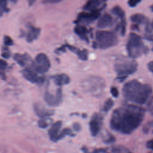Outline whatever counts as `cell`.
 Returning <instances> with one entry per match:
<instances>
[{"instance_id": "6da1fadb", "label": "cell", "mask_w": 153, "mask_h": 153, "mask_svg": "<svg viewBox=\"0 0 153 153\" xmlns=\"http://www.w3.org/2000/svg\"><path fill=\"white\" fill-rule=\"evenodd\" d=\"M145 113V109L139 105H125L113 111L110 126L113 130L129 134L140 125Z\"/></svg>"}, {"instance_id": "7a4b0ae2", "label": "cell", "mask_w": 153, "mask_h": 153, "mask_svg": "<svg viewBox=\"0 0 153 153\" xmlns=\"http://www.w3.org/2000/svg\"><path fill=\"white\" fill-rule=\"evenodd\" d=\"M151 85L143 84L136 79L127 82L123 86V94L124 98L134 104H145L152 93Z\"/></svg>"}, {"instance_id": "3957f363", "label": "cell", "mask_w": 153, "mask_h": 153, "mask_svg": "<svg viewBox=\"0 0 153 153\" xmlns=\"http://www.w3.org/2000/svg\"><path fill=\"white\" fill-rule=\"evenodd\" d=\"M137 69V63L130 57L124 56H118L114 63V70L117 75V79L123 82L131 74L134 73Z\"/></svg>"}, {"instance_id": "277c9868", "label": "cell", "mask_w": 153, "mask_h": 153, "mask_svg": "<svg viewBox=\"0 0 153 153\" xmlns=\"http://www.w3.org/2000/svg\"><path fill=\"white\" fill-rule=\"evenodd\" d=\"M81 85L85 91L96 97H100L105 92V81L99 76H88L82 81Z\"/></svg>"}, {"instance_id": "5b68a950", "label": "cell", "mask_w": 153, "mask_h": 153, "mask_svg": "<svg viewBox=\"0 0 153 153\" xmlns=\"http://www.w3.org/2000/svg\"><path fill=\"white\" fill-rule=\"evenodd\" d=\"M126 48L128 54L131 59L138 58L148 51V48L143 44L141 36L133 32L129 34Z\"/></svg>"}, {"instance_id": "8992f818", "label": "cell", "mask_w": 153, "mask_h": 153, "mask_svg": "<svg viewBox=\"0 0 153 153\" xmlns=\"http://www.w3.org/2000/svg\"><path fill=\"white\" fill-rule=\"evenodd\" d=\"M118 42V38L114 32L100 30L96 32L95 41L93 44V47L94 48L104 50L116 45Z\"/></svg>"}, {"instance_id": "52a82bcc", "label": "cell", "mask_w": 153, "mask_h": 153, "mask_svg": "<svg viewBox=\"0 0 153 153\" xmlns=\"http://www.w3.org/2000/svg\"><path fill=\"white\" fill-rule=\"evenodd\" d=\"M32 66L35 71L44 74L48 71L50 67V62L47 55L41 53L36 56L35 62H33Z\"/></svg>"}, {"instance_id": "ba28073f", "label": "cell", "mask_w": 153, "mask_h": 153, "mask_svg": "<svg viewBox=\"0 0 153 153\" xmlns=\"http://www.w3.org/2000/svg\"><path fill=\"white\" fill-rule=\"evenodd\" d=\"M100 14V11H82L80 12L76 17V20L75 23L77 24L79 23H87L89 24L95 21L99 17Z\"/></svg>"}, {"instance_id": "9c48e42d", "label": "cell", "mask_w": 153, "mask_h": 153, "mask_svg": "<svg viewBox=\"0 0 153 153\" xmlns=\"http://www.w3.org/2000/svg\"><path fill=\"white\" fill-rule=\"evenodd\" d=\"M44 99L47 103L51 106H57L62 102V93L61 88L57 90L55 95L52 94L48 90L45 91Z\"/></svg>"}, {"instance_id": "30bf717a", "label": "cell", "mask_w": 153, "mask_h": 153, "mask_svg": "<svg viewBox=\"0 0 153 153\" xmlns=\"http://www.w3.org/2000/svg\"><path fill=\"white\" fill-rule=\"evenodd\" d=\"M102 117L98 114H94L93 115L89 123L90 131L92 136H96L100 131L102 126Z\"/></svg>"}, {"instance_id": "8fae6325", "label": "cell", "mask_w": 153, "mask_h": 153, "mask_svg": "<svg viewBox=\"0 0 153 153\" xmlns=\"http://www.w3.org/2000/svg\"><path fill=\"white\" fill-rule=\"evenodd\" d=\"M106 7V4L102 0L88 1L83 7V9L88 11H100Z\"/></svg>"}, {"instance_id": "7c38bea8", "label": "cell", "mask_w": 153, "mask_h": 153, "mask_svg": "<svg viewBox=\"0 0 153 153\" xmlns=\"http://www.w3.org/2000/svg\"><path fill=\"white\" fill-rule=\"evenodd\" d=\"M23 76L29 81L35 83H42L44 81V78L43 77L38 76L37 74L33 70L26 68L22 71V72Z\"/></svg>"}, {"instance_id": "4fadbf2b", "label": "cell", "mask_w": 153, "mask_h": 153, "mask_svg": "<svg viewBox=\"0 0 153 153\" xmlns=\"http://www.w3.org/2000/svg\"><path fill=\"white\" fill-rule=\"evenodd\" d=\"M113 23L114 19L112 16L108 13H105L99 18L97 26L100 29H105L113 25Z\"/></svg>"}, {"instance_id": "5bb4252c", "label": "cell", "mask_w": 153, "mask_h": 153, "mask_svg": "<svg viewBox=\"0 0 153 153\" xmlns=\"http://www.w3.org/2000/svg\"><path fill=\"white\" fill-rule=\"evenodd\" d=\"M66 48H68L72 52L75 53L78 58L81 60H87L88 59V51L86 49L80 50L73 45L66 44L64 45Z\"/></svg>"}, {"instance_id": "9a60e30c", "label": "cell", "mask_w": 153, "mask_h": 153, "mask_svg": "<svg viewBox=\"0 0 153 153\" xmlns=\"http://www.w3.org/2000/svg\"><path fill=\"white\" fill-rule=\"evenodd\" d=\"M14 59L22 66H25L28 65L32 66L33 63L30 57L26 53L25 54H16L14 56Z\"/></svg>"}, {"instance_id": "2e32d148", "label": "cell", "mask_w": 153, "mask_h": 153, "mask_svg": "<svg viewBox=\"0 0 153 153\" xmlns=\"http://www.w3.org/2000/svg\"><path fill=\"white\" fill-rule=\"evenodd\" d=\"M74 32L81 39L87 42H89L88 38L87 36L88 30L84 25L78 24L77 26L75 27Z\"/></svg>"}, {"instance_id": "e0dca14e", "label": "cell", "mask_w": 153, "mask_h": 153, "mask_svg": "<svg viewBox=\"0 0 153 153\" xmlns=\"http://www.w3.org/2000/svg\"><path fill=\"white\" fill-rule=\"evenodd\" d=\"M62 124V123L61 121H58L54 123L50 128L48 134L52 140H54V141L57 140V137L59 134V132L61 128Z\"/></svg>"}, {"instance_id": "ac0fdd59", "label": "cell", "mask_w": 153, "mask_h": 153, "mask_svg": "<svg viewBox=\"0 0 153 153\" xmlns=\"http://www.w3.org/2000/svg\"><path fill=\"white\" fill-rule=\"evenodd\" d=\"M34 109L37 115L41 118H45L49 116L52 115L54 114V111L45 109L44 107L41 106L39 104H36L34 106Z\"/></svg>"}, {"instance_id": "d6986e66", "label": "cell", "mask_w": 153, "mask_h": 153, "mask_svg": "<svg viewBox=\"0 0 153 153\" xmlns=\"http://www.w3.org/2000/svg\"><path fill=\"white\" fill-rule=\"evenodd\" d=\"M53 79L54 83L59 86L68 84L70 82L69 76L65 74H60L59 75H56L53 76Z\"/></svg>"}, {"instance_id": "ffe728a7", "label": "cell", "mask_w": 153, "mask_h": 153, "mask_svg": "<svg viewBox=\"0 0 153 153\" xmlns=\"http://www.w3.org/2000/svg\"><path fill=\"white\" fill-rule=\"evenodd\" d=\"M130 20L136 25L148 24V20L146 17L142 14L137 13L134 14L130 16Z\"/></svg>"}, {"instance_id": "44dd1931", "label": "cell", "mask_w": 153, "mask_h": 153, "mask_svg": "<svg viewBox=\"0 0 153 153\" xmlns=\"http://www.w3.org/2000/svg\"><path fill=\"white\" fill-rule=\"evenodd\" d=\"M40 29L39 28H35L33 27H32L26 36V40L29 42H31L33 41H34L35 39L38 38L40 33Z\"/></svg>"}, {"instance_id": "7402d4cb", "label": "cell", "mask_w": 153, "mask_h": 153, "mask_svg": "<svg viewBox=\"0 0 153 153\" xmlns=\"http://www.w3.org/2000/svg\"><path fill=\"white\" fill-rule=\"evenodd\" d=\"M112 13L121 19V20H125V13L123 9L119 5L114 6L112 9Z\"/></svg>"}, {"instance_id": "603a6c76", "label": "cell", "mask_w": 153, "mask_h": 153, "mask_svg": "<svg viewBox=\"0 0 153 153\" xmlns=\"http://www.w3.org/2000/svg\"><path fill=\"white\" fill-rule=\"evenodd\" d=\"M114 105V100L112 99L109 98L105 102V103L103 106V108H102V111L104 112H109L111 109V108L113 107Z\"/></svg>"}, {"instance_id": "cb8c5ba5", "label": "cell", "mask_w": 153, "mask_h": 153, "mask_svg": "<svg viewBox=\"0 0 153 153\" xmlns=\"http://www.w3.org/2000/svg\"><path fill=\"white\" fill-rule=\"evenodd\" d=\"M9 10L7 8V2L5 0H0V17L2 16L4 12Z\"/></svg>"}, {"instance_id": "d4e9b609", "label": "cell", "mask_w": 153, "mask_h": 153, "mask_svg": "<svg viewBox=\"0 0 153 153\" xmlns=\"http://www.w3.org/2000/svg\"><path fill=\"white\" fill-rule=\"evenodd\" d=\"M38 124L39 127L41 128H46L48 126V123L47 122V119H45V118H42L40 120L38 121Z\"/></svg>"}, {"instance_id": "484cf974", "label": "cell", "mask_w": 153, "mask_h": 153, "mask_svg": "<svg viewBox=\"0 0 153 153\" xmlns=\"http://www.w3.org/2000/svg\"><path fill=\"white\" fill-rule=\"evenodd\" d=\"M110 92H111V94L112 95V96L114 97H117L119 95L118 90L116 87H114V86L111 87V89H110Z\"/></svg>"}, {"instance_id": "4316f807", "label": "cell", "mask_w": 153, "mask_h": 153, "mask_svg": "<svg viewBox=\"0 0 153 153\" xmlns=\"http://www.w3.org/2000/svg\"><path fill=\"white\" fill-rule=\"evenodd\" d=\"M4 42L6 45H11L13 44V41L12 39L9 36H5L4 38Z\"/></svg>"}, {"instance_id": "83f0119b", "label": "cell", "mask_w": 153, "mask_h": 153, "mask_svg": "<svg viewBox=\"0 0 153 153\" xmlns=\"http://www.w3.org/2000/svg\"><path fill=\"white\" fill-rule=\"evenodd\" d=\"M140 2V0H130L127 2V4L130 7H134Z\"/></svg>"}, {"instance_id": "f1b7e54d", "label": "cell", "mask_w": 153, "mask_h": 153, "mask_svg": "<svg viewBox=\"0 0 153 153\" xmlns=\"http://www.w3.org/2000/svg\"><path fill=\"white\" fill-rule=\"evenodd\" d=\"M7 62L5 60L0 59V70L5 69L7 68Z\"/></svg>"}, {"instance_id": "f546056e", "label": "cell", "mask_w": 153, "mask_h": 153, "mask_svg": "<svg viewBox=\"0 0 153 153\" xmlns=\"http://www.w3.org/2000/svg\"><path fill=\"white\" fill-rule=\"evenodd\" d=\"M144 37L146 39L149 41H153V34L151 33H146L144 35Z\"/></svg>"}, {"instance_id": "4dcf8cb0", "label": "cell", "mask_w": 153, "mask_h": 153, "mask_svg": "<svg viewBox=\"0 0 153 153\" xmlns=\"http://www.w3.org/2000/svg\"><path fill=\"white\" fill-rule=\"evenodd\" d=\"M10 56V51L8 49L7 50H4V51L2 52V56L4 58H8Z\"/></svg>"}, {"instance_id": "1f68e13d", "label": "cell", "mask_w": 153, "mask_h": 153, "mask_svg": "<svg viewBox=\"0 0 153 153\" xmlns=\"http://www.w3.org/2000/svg\"><path fill=\"white\" fill-rule=\"evenodd\" d=\"M147 66H148V68L149 71L150 72H151L152 73H153V60L150 61V62L148 63Z\"/></svg>"}, {"instance_id": "d6a6232c", "label": "cell", "mask_w": 153, "mask_h": 153, "mask_svg": "<svg viewBox=\"0 0 153 153\" xmlns=\"http://www.w3.org/2000/svg\"><path fill=\"white\" fill-rule=\"evenodd\" d=\"M60 0H45L43 2L44 3H50V4H56L60 2Z\"/></svg>"}, {"instance_id": "836d02e7", "label": "cell", "mask_w": 153, "mask_h": 153, "mask_svg": "<svg viewBox=\"0 0 153 153\" xmlns=\"http://www.w3.org/2000/svg\"><path fill=\"white\" fill-rule=\"evenodd\" d=\"M73 127H74V130H76V131H79L80 129H81V127H80V125H79V124H78V123H74V125H73Z\"/></svg>"}, {"instance_id": "e575fe53", "label": "cell", "mask_w": 153, "mask_h": 153, "mask_svg": "<svg viewBox=\"0 0 153 153\" xmlns=\"http://www.w3.org/2000/svg\"><path fill=\"white\" fill-rule=\"evenodd\" d=\"M146 146L148 148H151V149H153V140H149L147 143H146Z\"/></svg>"}, {"instance_id": "d590c367", "label": "cell", "mask_w": 153, "mask_h": 153, "mask_svg": "<svg viewBox=\"0 0 153 153\" xmlns=\"http://www.w3.org/2000/svg\"><path fill=\"white\" fill-rule=\"evenodd\" d=\"M150 27H151V28H152V29H153V21L152 22V23H151V26H150Z\"/></svg>"}]
</instances>
